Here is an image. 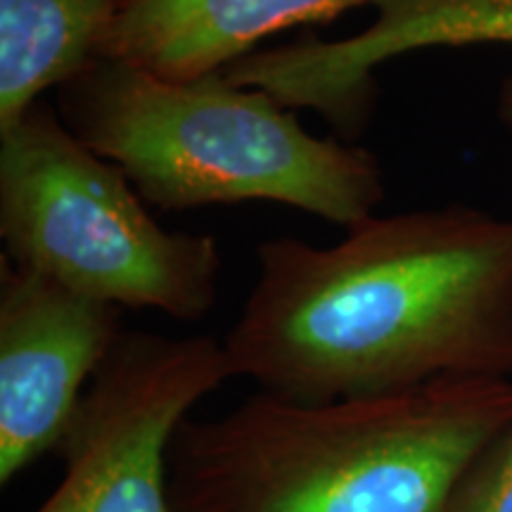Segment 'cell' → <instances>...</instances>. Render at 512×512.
<instances>
[{
  "instance_id": "7",
  "label": "cell",
  "mask_w": 512,
  "mask_h": 512,
  "mask_svg": "<svg viewBox=\"0 0 512 512\" xmlns=\"http://www.w3.org/2000/svg\"><path fill=\"white\" fill-rule=\"evenodd\" d=\"M370 8L375 22L361 34L342 41L304 36L256 50L226 76L290 110H316L344 138H356L375 105L382 62L432 48L512 46V0H373Z\"/></svg>"
},
{
  "instance_id": "9",
  "label": "cell",
  "mask_w": 512,
  "mask_h": 512,
  "mask_svg": "<svg viewBox=\"0 0 512 512\" xmlns=\"http://www.w3.org/2000/svg\"><path fill=\"white\" fill-rule=\"evenodd\" d=\"M114 0H0V136L102 53Z\"/></svg>"
},
{
  "instance_id": "3",
  "label": "cell",
  "mask_w": 512,
  "mask_h": 512,
  "mask_svg": "<svg viewBox=\"0 0 512 512\" xmlns=\"http://www.w3.org/2000/svg\"><path fill=\"white\" fill-rule=\"evenodd\" d=\"M57 114L164 211L273 202L351 228L384 200L368 147L313 136L290 107L226 72L169 81L98 57L57 91Z\"/></svg>"
},
{
  "instance_id": "8",
  "label": "cell",
  "mask_w": 512,
  "mask_h": 512,
  "mask_svg": "<svg viewBox=\"0 0 512 512\" xmlns=\"http://www.w3.org/2000/svg\"><path fill=\"white\" fill-rule=\"evenodd\" d=\"M373 0H114L100 57L169 81L226 72L278 31L328 24Z\"/></svg>"
},
{
  "instance_id": "11",
  "label": "cell",
  "mask_w": 512,
  "mask_h": 512,
  "mask_svg": "<svg viewBox=\"0 0 512 512\" xmlns=\"http://www.w3.org/2000/svg\"><path fill=\"white\" fill-rule=\"evenodd\" d=\"M496 114H498V121H501L503 131L508 133V138L512 140V72L505 74L501 86H498Z\"/></svg>"
},
{
  "instance_id": "2",
  "label": "cell",
  "mask_w": 512,
  "mask_h": 512,
  "mask_svg": "<svg viewBox=\"0 0 512 512\" xmlns=\"http://www.w3.org/2000/svg\"><path fill=\"white\" fill-rule=\"evenodd\" d=\"M512 427V377L297 401L256 392L190 418L169 448L176 512H456L465 479Z\"/></svg>"
},
{
  "instance_id": "4",
  "label": "cell",
  "mask_w": 512,
  "mask_h": 512,
  "mask_svg": "<svg viewBox=\"0 0 512 512\" xmlns=\"http://www.w3.org/2000/svg\"><path fill=\"white\" fill-rule=\"evenodd\" d=\"M0 240L10 264L119 309L190 323L219 299L221 242L159 226L124 171L46 102L0 136Z\"/></svg>"
},
{
  "instance_id": "6",
  "label": "cell",
  "mask_w": 512,
  "mask_h": 512,
  "mask_svg": "<svg viewBox=\"0 0 512 512\" xmlns=\"http://www.w3.org/2000/svg\"><path fill=\"white\" fill-rule=\"evenodd\" d=\"M119 306L0 261V486L57 453L102 363Z\"/></svg>"
},
{
  "instance_id": "5",
  "label": "cell",
  "mask_w": 512,
  "mask_h": 512,
  "mask_svg": "<svg viewBox=\"0 0 512 512\" xmlns=\"http://www.w3.org/2000/svg\"><path fill=\"white\" fill-rule=\"evenodd\" d=\"M228 380L223 339L124 330L64 434L60 482L34 512H176L171 441Z\"/></svg>"
},
{
  "instance_id": "1",
  "label": "cell",
  "mask_w": 512,
  "mask_h": 512,
  "mask_svg": "<svg viewBox=\"0 0 512 512\" xmlns=\"http://www.w3.org/2000/svg\"><path fill=\"white\" fill-rule=\"evenodd\" d=\"M256 264L223 349L261 392L337 401L512 377V216H370L332 247L261 242Z\"/></svg>"
},
{
  "instance_id": "10",
  "label": "cell",
  "mask_w": 512,
  "mask_h": 512,
  "mask_svg": "<svg viewBox=\"0 0 512 512\" xmlns=\"http://www.w3.org/2000/svg\"><path fill=\"white\" fill-rule=\"evenodd\" d=\"M456 512H512V427L472 467Z\"/></svg>"
}]
</instances>
